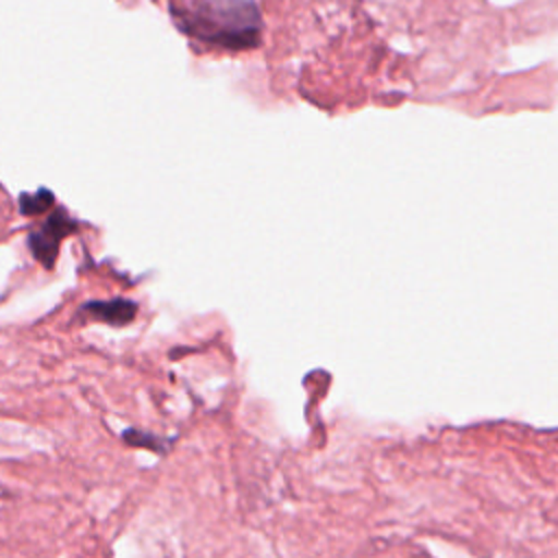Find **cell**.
I'll list each match as a JSON object with an SVG mask.
<instances>
[{
	"mask_svg": "<svg viewBox=\"0 0 558 558\" xmlns=\"http://www.w3.org/2000/svg\"><path fill=\"white\" fill-rule=\"evenodd\" d=\"M72 227H74V225L68 220V216L61 214V211H57V214H52V216L46 220V225H44L39 231L31 233V240H28L31 251H33V255H35L46 268H50V266L54 264V257H57V251H59V242L63 240V235H65Z\"/></svg>",
	"mask_w": 558,
	"mask_h": 558,
	"instance_id": "6da1fadb",
	"label": "cell"
},
{
	"mask_svg": "<svg viewBox=\"0 0 558 558\" xmlns=\"http://www.w3.org/2000/svg\"><path fill=\"white\" fill-rule=\"evenodd\" d=\"M83 312L89 314L96 320H105L109 325H126L135 318L137 305L126 299H113V301H89L83 305Z\"/></svg>",
	"mask_w": 558,
	"mask_h": 558,
	"instance_id": "7a4b0ae2",
	"label": "cell"
},
{
	"mask_svg": "<svg viewBox=\"0 0 558 558\" xmlns=\"http://www.w3.org/2000/svg\"><path fill=\"white\" fill-rule=\"evenodd\" d=\"M50 203H52V196L48 192H39L37 196H24L22 198V209L26 214H37V211L46 209Z\"/></svg>",
	"mask_w": 558,
	"mask_h": 558,
	"instance_id": "3957f363",
	"label": "cell"
},
{
	"mask_svg": "<svg viewBox=\"0 0 558 558\" xmlns=\"http://www.w3.org/2000/svg\"><path fill=\"white\" fill-rule=\"evenodd\" d=\"M124 440L131 442V445H142V447H153V449H157V447H155L157 438H153V436H148V434H144V432L131 429V432L124 434Z\"/></svg>",
	"mask_w": 558,
	"mask_h": 558,
	"instance_id": "277c9868",
	"label": "cell"
}]
</instances>
